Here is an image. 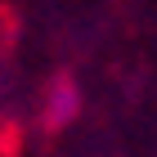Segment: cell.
<instances>
[{
	"mask_svg": "<svg viewBox=\"0 0 157 157\" xmlns=\"http://www.w3.org/2000/svg\"><path fill=\"white\" fill-rule=\"evenodd\" d=\"M67 108H76V90L59 85V94H54V121H63V117H67Z\"/></svg>",
	"mask_w": 157,
	"mask_h": 157,
	"instance_id": "6da1fadb",
	"label": "cell"
}]
</instances>
